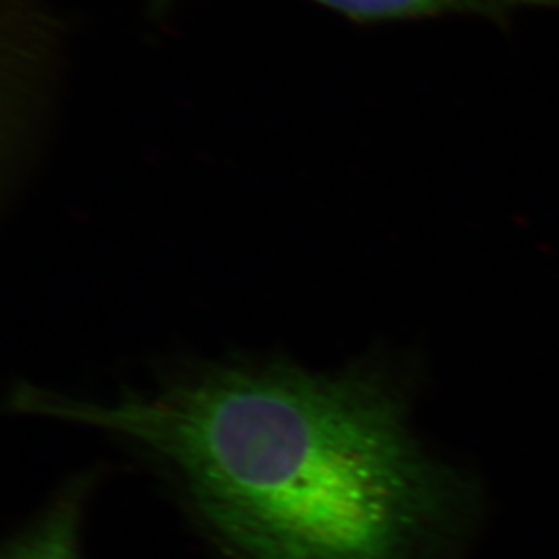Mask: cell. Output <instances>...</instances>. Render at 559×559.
Masks as SVG:
<instances>
[{
    "instance_id": "obj_1",
    "label": "cell",
    "mask_w": 559,
    "mask_h": 559,
    "mask_svg": "<svg viewBox=\"0 0 559 559\" xmlns=\"http://www.w3.org/2000/svg\"><path fill=\"white\" fill-rule=\"evenodd\" d=\"M377 360H192L111 395L19 380L16 417L111 438L222 559H449L467 491L413 433Z\"/></svg>"
},
{
    "instance_id": "obj_2",
    "label": "cell",
    "mask_w": 559,
    "mask_h": 559,
    "mask_svg": "<svg viewBox=\"0 0 559 559\" xmlns=\"http://www.w3.org/2000/svg\"><path fill=\"white\" fill-rule=\"evenodd\" d=\"M98 481L91 469L63 481L4 539L0 559H87L85 522Z\"/></svg>"
},
{
    "instance_id": "obj_3",
    "label": "cell",
    "mask_w": 559,
    "mask_h": 559,
    "mask_svg": "<svg viewBox=\"0 0 559 559\" xmlns=\"http://www.w3.org/2000/svg\"><path fill=\"white\" fill-rule=\"evenodd\" d=\"M357 24L426 21L440 16L471 15L511 26L512 16L528 8L559 10V0H313Z\"/></svg>"
},
{
    "instance_id": "obj_4",
    "label": "cell",
    "mask_w": 559,
    "mask_h": 559,
    "mask_svg": "<svg viewBox=\"0 0 559 559\" xmlns=\"http://www.w3.org/2000/svg\"><path fill=\"white\" fill-rule=\"evenodd\" d=\"M170 4H173V0H151V5L156 13H164Z\"/></svg>"
}]
</instances>
